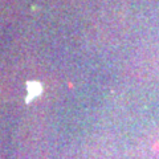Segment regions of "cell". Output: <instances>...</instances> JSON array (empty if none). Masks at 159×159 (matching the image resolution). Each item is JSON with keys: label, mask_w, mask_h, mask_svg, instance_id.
Here are the masks:
<instances>
[{"label": "cell", "mask_w": 159, "mask_h": 159, "mask_svg": "<svg viewBox=\"0 0 159 159\" xmlns=\"http://www.w3.org/2000/svg\"><path fill=\"white\" fill-rule=\"evenodd\" d=\"M28 89H29V96L27 98V101H29L32 97L39 96L40 92H41V86H40L39 82H29L28 84Z\"/></svg>", "instance_id": "obj_1"}]
</instances>
